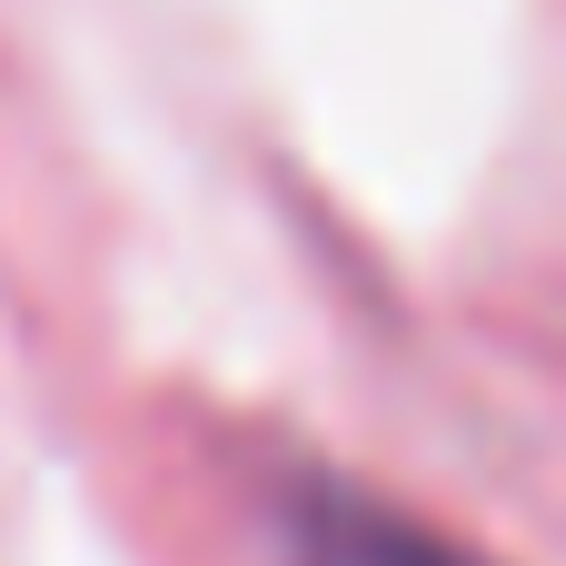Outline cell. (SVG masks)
<instances>
[{"mask_svg":"<svg viewBox=\"0 0 566 566\" xmlns=\"http://www.w3.org/2000/svg\"><path fill=\"white\" fill-rule=\"evenodd\" d=\"M298 566H478V557L438 547L428 527H408V517H388L348 488H318L298 507Z\"/></svg>","mask_w":566,"mask_h":566,"instance_id":"6da1fadb","label":"cell"}]
</instances>
